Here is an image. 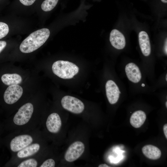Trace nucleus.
Returning a JSON list of instances; mask_svg holds the SVG:
<instances>
[{
  "label": "nucleus",
  "instance_id": "nucleus-1",
  "mask_svg": "<svg viewBox=\"0 0 167 167\" xmlns=\"http://www.w3.org/2000/svg\"><path fill=\"white\" fill-rule=\"evenodd\" d=\"M50 35L47 28L37 30L30 34L21 43L20 51L24 53L32 52L39 48L46 42Z\"/></svg>",
  "mask_w": 167,
  "mask_h": 167
},
{
  "label": "nucleus",
  "instance_id": "nucleus-2",
  "mask_svg": "<svg viewBox=\"0 0 167 167\" xmlns=\"http://www.w3.org/2000/svg\"><path fill=\"white\" fill-rule=\"evenodd\" d=\"M52 70L55 75L64 79L72 78L79 71V67L75 64L63 60L54 62L52 66Z\"/></svg>",
  "mask_w": 167,
  "mask_h": 167
},
{
  "label": "nucleus",
  "instance_id": "nucleus-3",
  "mask_svg": "<svg viewBox=\"0 0 167 167\" xmlns=\"http://www.w3.org/2000/svg\"><path fill=\"white\" fill-rule=\"evenodd\" d=\"M33 111V106L30 103L22 106L18 110L13 118V122L16 125H23L27 123L30 120Z\"/></svg>",
  "mask_w": 167,
  "mask_h": 167
},
{
  "label": "nucleus",
  "instance_id": "nucleus-4",
  "mask_svg": "<svg viewBox=\"0 0 167 167\" xmlns=\"http://www.w3.org/2000/svg\"><path fill=\"white\" fill-rule=\"evenodd\" d=\"M61 103L64 109L74 113H81L84 108V105L81 101L70 96H64L61 100Z\"/></svg>",
  "mask_w": 167,
  "mask_h": 167
},
{
  "label": "nucleus",
  "instance_id": "nucleus-5",
  "mask_svg": "<svg viewBox=\"0 0 167 167\" xmlns=\"http://www.w3.org/2000/svg\"><path fill=\"white\" fill-rule=\"evenodd\" d=\"M84 150L85 145L83 142L75 141L71 144L67 150L64 155L65 159L68 162H73L82 155Z\"/></svg>",
  "mask_w": 167,
  "mask_h": 167
},
{
  "label": "nucleus",
  "instance_id": "nucleus-6",
  "mask_svg": "<svg viewBox=\"0 0 167 167\" xmlns=\"http://www.w3.org/2000/svg\"><path fill=\"white\" fill-rule=\"evenodd\" d=\"M23 93L22 87L18 84L10 85L5 91L4 99L8 104H12L17 102L21 97Z\"/></svg>",
  "mask_w": 167,
  "mask_h": 167
},
{
  "label": "nucleus",
  "instance_id": "nucleus-7",
  "mask_svg": "<svg viewBox=\"0 0 167 167\" xmlns=\"http://www.w3.org/2000/svg\"><path fill=\"white\" fill-rule=\"evenodd\" d=\"M32 141V138L28 135H23L16 136L11 141V149L13 152L19 151L29 145Z\"/></svg>",
  "mask_w": 167,
  "mask_h": 167
},
{
  "label": "nucleus",
  "instance_id": "nucleus-8",
  "mask_svg": "<svg viewBox=\"0 0 167 167\" xmlns=\"http://www.w3.org/2000/svg\"><path fill=\"white\" fill-rule=\"evenodd\" d=\"M106 95L110 104H113L118 101L121 93L119 88L113 81L108 80L105 84Z\"/></svg>",
  "mask_w": 167,
  "mask_h": 167
},
{
  "label": "nucleus",
  "instance_id": "nucleus-9",
  "mask_svg": "<svg viewBox=\"0 0 167 167\" xmlns=\"http://www.w3.org/2000/svg\"><path fill=\"white\" fill-rule=\"evenodd\" d=\"M48 131L52 133H56L60 131L62 122L59 115L57 113H53L48 117L46 123Z\"/></svg>",
  "mask_w": 167,
  "mask_h": 167
},
{
  "label": "nucleus",
  "instance_id": "nucleus-10",
  "mask_svg": "<svg viewBox=\"0 0 167 167\" xmlns=\"http://www.w3.org/2000/svg\"><path fill=\"white\" fill-rule=\"evenodd\" d=\"M125 71L128 79L134 83L139 82L141 79V74L139 67L134 63L127 64L125 67Z\"/></svg>",
  "mask_w": 167,
  "mask_h": 167
},
{
  "label": "nucleus",
  "instance_id": "nucleus-11",
  "mask_svg": "<svg viewBox=\"0 0 167 167\" xmlns=\"http://www.w3.org/2000/svg\"><path fill=\"white\" fill-rule=\"evenodd\" d=\"M109 40L112 45L117 49H122L126 45L124 36L121 32L116 29H114L111 31Z\"/></svg>",
  "mask_w": 167,
  "mask_h": 167
},
{
  "label": "nucleus",
  "instance_id": "nucleus-12",
  "mask_svg": "<svg viewBox=\"0 0 167 167\" xmlns=\"http://www.w3.org/2000/svg\"><path fill=\"white\" fill-rule=\"evenodd\" d=\"M139 40L142 54L145 56H148L151 52V46L147 33L144 31H141L139 34Z\"/></svg>",
  "mask_w": 167,
  "mask_h": 167
},
{
  "label": "nucleus",
  "instance_id": "nucleus-13",
  "mask_svg": "<svg viewBox=\"0 0 167 167\" xmlns=\"http://www.w3.org/2000/svg\"><path fill=\"white\" fill-rule=\"evenodd\" d=\"M144 155L149 159L156 160L159 159L161 156V152L156 147L152 145H147L142 148Z\"/></svg>",
  "mask_w": 167,
  "mask_h": 167
},
{
  "label": "nucleus",
  "instance_id": "nucleus-14",
  "mask_svg": "<svg viewBox=\"0 0 167 167\" xmlns=\"http://www.w3.org/2000/svg\"><path fill=\"white\" fill-rule=\"evenodd\" d=\"M146 118V115L144 111L141 110L136 111L131 115L130 122L133 127L138 128L143 125Z\"/></svg>",
  "mask_w": 167,
  "mask_h": 167
},
{
  "label": "nucleus",
  "instance_id": "nucleus-15",
  "mask_svg": "<svg viewBox=\"0 0 167 167\" xmlns=\"http://www.w3.org/2000/svg\"><path fill=\"white\" fill-rule=\"evenodd\" d=\"M40 148V145L37 143L32 144L19 151L17 156L19 158H24L31 156L37 152Z\"/></svg>",
  "mask_w": 167,
  "mask_h": 167
},
{
  "label": "nucleus",
  "instance_id": "nucleus-16",
  "mask_svg": "<svg viewBox=\"0 0 167 167\" xmlns=\"http://www.w3.org/2000/svg\"><path fill=\"white\" fill-rule=\"evenodd\" d=\"M1 79L3 84L8 86L18 84L22 81L21 76L16 73L3 74L2 75Z\"/></svg>",
  "mask_w": 167,
  "mask_h": 167
},
{
  "label": "nucleus",
  "instance_id": "nucleus-17",
  "mask_svg": "<svg viewBox=\"0 0 167 167\" xmlns=\"http://www.w3.org/2000/svg\"><path fill=\"white\" fill-rule=\"evenodd\" d=\"M58 1V0H45L41 5V8L44 11H50L55 7Z\"/></svg>",
  "mask_w": 167,
  "mask_h": 167
},
{
  "label": "nucleus",
  "instance_id": "nucleus-18",
  "mask_svg": "<svg viewBox=\"0 0 167 167\" xmlns=\"http://www.w3.org/2000/svg\"><path fill=\"white\" fill-rule=\"evenodd\" d=\"M37 162L34 159H29L21 163L18 167H36L37 165Z\"/></svg>",
  "mask_w": 167,
  "mask_h": 167
},
{
  "label": "nucleus",
  "instance_id": "nucleus-19",
  "mask_svg": "<svg viewBox=\"0 0 167 167\" xmlns=\"http://www.w3.org/2000/svg\"><path fill=\"white\" fill-rule=\"evenodd\" d=\"M9 31V28L7 24L0 22V39L6 36Z\"/></svg>",
  "mask_w": 167,
  "mask_h": 167
},
{
  "label": "nucleus",
  "instance_id": "nucleus-20",
  "mask_svg": "<svg viewBox=\"0 0 167 167\" xmlns=\"http://www.w3.org/2000/svg\"><path fill=\"white\" fill-rule=\"evenodd\" d=\"M55 162L52 159H49L45 161L40 166V167H54Z\"/></svg>",
  "mask_w": 167,
  "mask_h": 167
},
{
  "label": "nucleus",
  "instance_id": "nucleus-21",
  "mask_svg": "<svg viewBox=\"0 0 167 167\" xmlns=\"http://www.w3.org/2000/svg\"><path fill=\"white\" fill-rule=\"evenodd\" d=\"M24 5L29 6L32 4L36 0H19Z\"/></svg>",
  "mask_w": 167,
  "mask_h": 167
},
{
  "label": "nucleus",
  "instance_id": "nucleus-22",
  "mask_svg": "<svg viewBox=\"0 0 167 167\" xmlns=\"http://www.w3.org/2000/svg\"><path fill=\"white\" fill-rule=\"evenodd\" d=\"M6 45V43L5 41H0V53L4 49Z\"/></svg>",
  "mask_w": 167,
  "mask_h": 167
},
{
  "label": "nucleus",
  "instance_id": "nucleus-23",
  "mask_svg": "<svg viewBox=\"0 0 167 167\" xmlns=\"http://www.w3.org/2000/svg\"><path fill=\"white\" fill-rule=\"evenodd\" d=\"M163 131L165 138L167 139V124H165L163 126Z\"/></svg>",
  "mask_w": 167,
  "mask_h": 167
},
{
  "label": "nucleus",
  "instance_id": "nucleus-24",
  "mask_svg": "<svg viewBox=\"0 0 167 167\" xmlns=\"http://www.w3.org/2000/svg\"><path fill=\"white\" fill-rule=\"evenodd\" d=\"M164 51L165 54H167V39L165 42V44L164 45Z\"/></svg>",
  "mask_w": 167,
  "mask_h": 167
},
{
  "label": "nucleus",
  "instance_id": "nucleus-25",
  "mask_svg": "<svg viewBox=\"0 0 167 167\" xmlns=\"http://www.w3.org/2000/svg\"><path fill=\"white\" fill-rule=\"evenodd\" d=\"M98 167H109L110 166H108V165L105 164H101L99 165L98 166Z\"/></svg>",
  "mask_w": 167,
  "mask_h": 167
},
{
  "label": "nucleus",
  "instance_id": "nucleus-26",
  "mask_svg": "<svg viewBox=\"0 0 167 167\" xmlns=\"http://www.w3.org/2000/svg\"><path fill=\"white\" fill-rule=\"evenodd\" d=\"M161 1L164 3H167V0H161Z\"/></svg>",
  "mask_w": 167,
  "mask_h": 167
},
{
  "label": "nucleus",
  "instance_id": "nucleus-27",
  "mask_svg": "<svg viewBox=\"0 0 167 167\" xmlns=\"http://www.w3.org/2000/svg\"><path fill=\"white\" fill-rule=\"evenodd\" d=\"M165 106H166V107H167V102L166 101L165 102Z\"/></svg>",
  "mask_w": 167,
  "mask_h": 167
},
{
  "label": "nucleus",
  "instance_id": "nucleus-28",
  "mask_svg": "<svg viewBox=\"0 0 167 167\" xmlns=\"http://www.w3.org/2000/svg\"><path fill=\"white\" fill-rule=\"evenodd\" d=\"M144 86H145L144 84H142V87H144Z\"/></svg>",
  "mask_w": 167,
  "mask_h": 167
},
{
  "label": "nucleus",
  "instance_id": "nucleus-29",
  "mask_svg": "<svg viewBox=\"0 0 167 167\" xmlns=\"http://www.w3.org/2000/svg\"><path fill=\"white\" fill-rule=\"evenodd\" d=\"M167 75L166 74V81H167Z\"/></svg>",
  "mask_w": 167,
  "mask_h": 167
}]
</instances>
